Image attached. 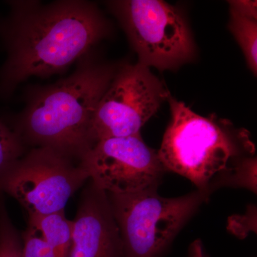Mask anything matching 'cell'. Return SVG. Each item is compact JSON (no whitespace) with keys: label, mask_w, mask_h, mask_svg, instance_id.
I'll return each instance as SVG.
<instances>
[{"label":"cell","mask_w":257,"mask_h":257,"mask_svg":"<svg viewBox=\"0 0 257 257\" xmlns=\"http://www.w3.org/2000/svg\"><path fill=\"white\" fill-rule=\"evenodd\" d=\"M0 36L8 59L0 70V94H11L32 76L48 77L68 68L109 32L92 3L62 0L50 4L12 1Z\"/></svg>","instance_id":"6da1fadb"},{"label":"cell","mask_w":257,"mask_h":257,"mask_svg":"<svg viewBox=\"0 0 257 257\" xmlns=\"http://www.w3.org/2000/svg\"><path fill=\"white\" fill-rule=\"evenodd\" d=\"M87 183L72 221L68 257H126L107 194L90 179Z\"/></svg>","instance_id":"9c48e42d"},{"label":"cell","mask_w":257,"mask_h":257,"mask_svg":"<svg viewBox=\"0 0 257 257\" xmlns=\"http://www.w3.org/2000/svg\"><path fill=\"white\" fill-rule=\"evenodd\" d=\"M89 179L82 161L49 147L30 148L0 170V194H8L28 216L63 211Z\"/></svg>","instance_id":"5b68a950"},{"label":"cell","mask_w":257,"mask_h":257,"mask_svg":"<svg viewBox=\"0 0 257 257\" xmlns=\"http://www.w3.org/2000/svg\"><path fill=\"white\" fill-rule=\"evenodd\" d=\"M116 71L113 66L81 62L67 78L37 89L13 130L27 148L49 147L82 161L92 147L96 108Z\"/></svg>","instance_id":"3957f363"},{"label":"cell","mask_w":257,"mask_h":257,"mask_svg":"<svg viewBox=\"0 0 257 257\" xmlns=\"http://www.w3.org/2000/svg\"><path fill=\"white\" fill-rule=\"evenodd\" d=\"M187 257H209L200 240H196L189 246Z\"/></svg>","instance_id":"9a60e30c"},{"label":"cell","mask_w":257,"mask_h":257,"mask_svg":"<svg viewBox=\"0 0 257 257\" xmlns=\"http://www.w3.org/2000/svg\"><path fill=\"white\" fill-rule=\"evenodd\" d=\"M28 226L40 233L58 257H68L72 246L73 222L64 210L45 215L28 216Z\"/></svg>","instance_id":"30bf717a"},{"label":"cell","mask_w":257,"mask_h":257,"mask_svg":"<svg viewBox=\"0 0 257 257\" xmlns=\"http://www.w3.org/2000/svg\"><path fill=\"white\" fill-rule=\"evenodd\" d=\"M27 150L18 134L0 121V170L23 156Z\"/></svg>","instance_id":"4fadbf2b"},{"label":"cell","mask_w":257,"mask_h":257,"mask_svg":"<svg viewBox=\"0 0 257 257\" xmlns=\"http://www.w3.org/2000/svg\"><path fill=\"white\" fill-rule=\"evenodd\" d=\"M158 188L107 194L126 257H162L181 229L210 194L196 189L179 197H161Z\"/></svg>","instance_id":"277c9868"},{"label":"cell","mask_w":257,"mask_h":257,"mask_svg":"<svg viewBox=\"0 0 257 257\" xmlns=\"http://www.w3.org/2000/svg\"><path fill=\"white\" fill-rule=\"evenodd\" d=\"M3 198L0 194V257H22V233L12 222Z\"/></svg>","instance_id":"7c38bea8"},{"label":"cell","mask_w":257,"mask_h":257,"mask_svg":"<svg viewBox=\"0 0 257 257\" xmlns=\"http://www.w3.org/2000/svg\"><path fill=\"white\" fill-rule=\"evenodd\" d=\"M108 5L138 54V63L175 70L195 57L189 25L172 5L160 0H120Z\"/></svg>","instance_id":"8992f818"},{"label":"cell","mask_w":257,"mask_h":257,"mask_svg":"<svg viewBox=\"0 0 257 257\" xmlns=\"http://www.w3.org/2000/svg\"><path fill=\"white\" fill-rule=\"evenodd\" d=\"M229 29L253 75L257 73V18L229 8Z\"/></svg>","instance_id":"8fae6325"},{"label":"cell","mask_w":257,"mask_h":257,"mask_svg":"<svg viewBox=\"0 0 257 257\" xmlns=\"http://www.w3.org/2000/svg\"><path fill=\"white\" fill-rule=\"evenodd\" d=\"M22 257H58L53 248L39 236V233L29 226L22 233Z\"/></svg>","instance_id":"5bb4252c"},{"label":"cell","mask_w":257,"mask_h":257,"mask_svg":"<svg viewBox=\"0 0 257 257\" xmlns=\"http://www.w3.org/2000/svg\"><path fill=\"white\" fill-rule=\"evenodd\" d=\"M89 179L107 194H133L158 188L167 170L158 152L141 135L100 140L82 160Z\"/></svg>","instance_id":"ba28073f"},{"label":"cell","mask_w":257,"mask_h":257,"mask_svg":"<svg viewBox=\"0 0 257 257\" xmlns=\"http://www.w3.org/2000/svg\"><path fill=\"white\" fill-rule=\"evenodd\" d=\"M171 120L159 157L166 170L212 194L222 187L256 192V147L250 134L212 114L203 116L169 94Z\"/></svg>","instance_id":"7a4b0ae2"},{"label":"cell","mask_w":257,"mask_h":257,"mask_svg":"<svg viewBox=\"0 0 257 257\" xmlns=\"http://www.w3.org/2000/svg\"><path fill=\"white\" fill-rule=\"evenodd\" d=\"M170 92L143 64H126L116 71L103 94L91 127L92 147L100 140L141 135L140 131Z\"/></svg>","instance_id":"52a82bcc"}]
</instances>
